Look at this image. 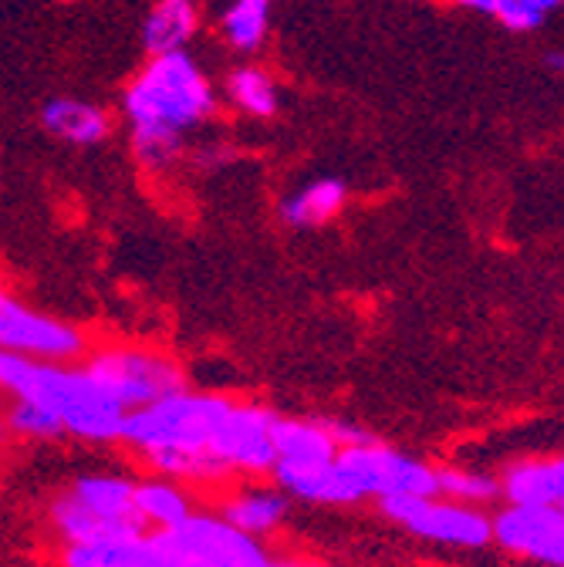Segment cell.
I'll use <instances>...</instances> for the list:
<instances>
[{
	"mask_svg": "<svg viewBox=\"0 0 564 567\" xmlns=\"http://www.w3.org/2000/svg\"><path fill=\"white\" fill-rule=\"evenodd\" d=\"M135 159L146 169H170L183 156L186 132L217 109L214 82L186 51L156 54L143 64L122 99Z\"/></svg>",
	"mask_w": 564,
	"mask_h": 567,
	"instance_id": "1",
	"label": "cell"
},
{
	"mask_svg": "<svg viewBox=\"0 0 564 567\" xmlns=\"http://www.w3.org/2000/svg\"><path fill=\"white\" fill-rule=\"evenodd\" d=\"M0 392L51 412L64 436H75L85 443L122 440L125 412L85 375V369H68L61 362H34L0 351Z\"/></svg>",
	"mask_w": 564,
	"mask_h": 567,
	"instance_id": "2",
	"label": "cell"
},
{
	"mask_svg": "<svg viewBox=\"0 0 564 567\" xmlns=\"http://www.w3.org/2000/svg\"><path fill=\"white\" fill-rule=\"evenodd\" d=\"M51 527L64 547H89L150 534L135 511V480L119 473H89L51 504Z\"/></svg>",
	"mask_w": 564,
	"mask_h": 567,
	"instance_id": "3",
	"label": "cell"
},
{
	"mask_svg": "<svg viewBox=\"0 0 564 567\" xmlns=\"http://www.w3.org/2000/svg\"><path fill=\"white\" fill-rule=\"evenodd\" d=\"M230 399L180 389L153 405L125 412L122 440L143 456L176 453V450H209L217 422L224 419Z\"/></svg>",
	"mask_w": 564,
	"mask_h": 567,
	"instance_id": "4",
	"label": "cell"
},
{
	"mask_svg": "<svg viewBox=\"0 0 564 567\" xmlns=\"http://www.w3.org/2000/svg\"><path fill=\"white\" fill-rule=\"evenodd\" d=\"M85 375L122 409L135 412L143 405H153L180 389H186L183 369L163 351L115 344L89 354Z\"/></svg>",
	"mask_w": 564,
	"mask_h": 567,
	"instance_id": "5",
	"label": "cell"
},
{
	"mask_svg": "<svg viewBox=\"0 0 564 567\" xmlns=\"http://www.w3.org/2000/svg\"><path fill=\"white\" fill-rule=\"evenodd\" d=\"M338 466L356 483V489L376 501H389V496H430L437 493V470L409 453H399L379 440L359 443V446H341Z\"/></svg>",
	"mask_w": 564,
	"mask_h": 567,
	"instance_id": "6",
	"label": "cell"
},
{
	"mask_svg": "<svg viewBox=\"0 0 564 567\" xmlns=\"http://www.w3.org/2000/svg\"><path fill=\"white\" fill-rule=\"evenodd\" d=\"M379 504L392 524L422 540L460 550H476L490 544V517L476 507L453 504L447 496H389V501Z\"/></svg>",
	"mask_w": 564,
	"mask_h": 567,
	"instance_id": "7",
	"label": "cell"
},
{
	"mask_svg": "<svg viewBox=\"0 0 564 567\" xmlns=\"http://www.w3.org/2000/svg\"><path fill=\"white\" fill-rule=\"evenodd\" d=\"M0 351L34 362H72L85 354V334L54 315H44L8 288H0Z\"/></svg>",
	"mask_w": 564,
	"mask_h": 567,
	"instance_id": "8",
	"label": "cell"
},
{
	"mask_svg": "<svg viewBox=\"0 0 564 567\" xmlns=\"http://www.w3.org/2000/svg\"><path fill=\"white\" fill-rule=\"evenodd\" d=\"M163 544L183 567H264L267 550L260 540L230 527L221 514H189L183 524L160 530Z\"/></svg>",
	"mask_w": 564,
	"mask_h": 567,
	"instance_id": "9",
	"label": "cell"
},
{
	"mask_svg": "<svg viewBox=\"0 0 564 567\" xmlns=\"http://www.w3.org/2000/svg\"><path fill=\"white\" fill-rule=\"evenodd\" d=\"M274 422L277 412L257 402H230L224 419L217 422L214 436H209V453H214L230 476H267L277 463L274 453Z\"/></svg>",
	"mask_w": 564,
	"mask_h": 567,
	"instance_id": "10",
	"label": "cell"
},
{
	"mask_svg": "<svg viewBox=\"0 0 564 567\" xmlns=\"http://www.w3.org/2000/svg\"><path fill=\"white\" fill-rule=\"evenodd\" d=\"M490 540L541 567H564V511L507 504L490 517Z\"/></svg>",
	"mask_w": 564,
	"mask_h": 567,
	"instance_id": "11",
	"label": "cell"
},
{
	"mask_svg": "<svg viewBox=\"0 0 564 567\" xmlns=\"http://www.w3.org/2000/svg\"><path fill=\"white\" fill-rule=\"evenodd\" d=\"M277 489L285 496H298V501L308 504H325V507H348L359 504L362 493L356 489V483L348 480V473L338 466V460L331 463H305V466H285L277 463L270 470Z\"/></svg>",
	"mask_w": 564,
	"mask_h": 567,
	"instance_id": "12",
	"label": "cell"
},
{
	"mask_svg": "<svg viewBox=\"0 0 564 567\" xmlns=\"http://www.w3.org/2000/svg\"><path fill=\"white\" fill-rule=\"evenodd\" d=\"M64 567H183L160 534H139L109 544L64 547Z\"/></svg>",
	"mask_w": 564,
	"mask_h": 567,
	"instance_id": "13",
	"label": "cell"
},
{
	"mask_svg": "<svg viewBox=\"0 0 564 567\" xmlns=\"http://www.w3.org/2000/svg\"><path fill=\"white\" fill-rule=\"evenodd\" d=\"M501 496L511 507H561L564 504V463L547 460H517L498 480Z\"/></svg>",
	"mask_w": 564,
	"mask_h": 567,
	"instance_id": "14",
	"label": "cell"
},
{
	"mask_svg": "<svg viewBox=\"0 0 564 567\" xmlns=\"http://www.w3.org/2000/svg\"><path fill=\"white\" fill-rule=\"evenodd\" d=\"M338 450L341 446L328 430V419H285V415H277V422H274L277 463H285V466L331 463L338 456Z\"/></svg>",
	"mask_w": 564,
	"mask_h": 567,
	"instance_id": "15",
	"label": "cell"
},
{
	"mask_svg": "<svg viewBox=\"0 0 564 567\" xmlns=\"http://www.w3.org/2000/svg\"><path fill=\"white\" fill-rule=\"evenodd\" d=\"M288 514V496L277 486H250V489H237L234 496H227L221 517L237 527L247 537H267L274 534L280 524H285Z\"/></svg>",
	"mask_w": 564,
	"mask_h": 567,
	"instance_id": "16",
	"label": "cell"
},
{
	"mask_svg": "<svg viewBox=\"0 0 564 567\" xmlns=\"http://www.w3.org/2000/svg\"><path fill=\"white\" fill-rule=\"evenodd\" d=\"M41 125L72 146H99L109 135V115L95 102L85 99H51L41 109Z\"/></svg>",
	"mask_w": 564,
	"mask_h": 567,
	"instance_id": "17",
	"label": "cell"
},
{
	"mask_svg": "<svg viewBox=\"0 0 564 567\" xmlns=\"http://www.w3.org/2000/svg\"><path fill=\"white\" fill-rule=\"evenodd\" d=\"M196 31H199L196 0H156L143 24V48L150 51V58L186 51Z\"/></svg>",
	"mask_w": 564,
	"mask_h": 567,
	"instance_id": "18",
	"label": "cell"
},
{
	"mask_svg": "<svg viewBox=\"0 0 564 567\" xmlns=\"http://www.w3.org/2000/svg\"><path fill=\"white\" fill-rule=\"evenodd\" d=\"M135 511L150 534H160L183 524L193 514V501L183 489V483L166 476H150V480H135Z\"/></svg>",
	"mask_w": 564,
	"mask_h": 567,
	"instance_id": "19",
	"label": "cell"
},
{
	"mask_svg": "<svg viewBox=\"0 0 564 567\" xmlns=\"http://www.w3.org/2000/svg\"><path fill=\"white\" fill-rule=\"evenodd\" d=\"M348 199V186L335 176H321L308 186H301L295 196H288L280 203V217L291 227H325L328 220H335L341 206Z\"/></svg>",
	"mask_w": 564,
	"mask_h": 567,
	"instance_id": "20",
	"label": "cell"
},
{
	"mask_svg": "<svg viewBox=\"0 0 564 567\" xmlns=\"http://www.w3.org/2000/svg\"><path fill=\"white\" fill-rule=\"evenodd\" d=\"M150 466L176 483H203V486H221L230 480V470L209 453V450H176V453H153L146 456Z\"/></svg>",
	"mask_w": 564,
	"mask_h": 567,
	"instance_id": "21",
	"label": "cell"
},
{
	"mask_svg": "<svg viewBox=\"0 0 564 567\" xmlns=\"http://www.w3.org/2000/svg\"><path fill=\"white\" fill-rule=\"evenodd\" d=\"M227 95L230 102L250 115V118H274L277 109H280V92H277V82L267 75L260 68H237L230 82H227Z\"/></svg>",
	"mask_w": 564,
	"mask_h": 567,
	"instance_id": "22",
	"label": "cell"
},
{
	"mask_svg": "<svg viewBox=\"0 0 564 567\" xmlns=\"http://www.w3.org/2000/svg\"><path fill=\"white\" fill-rule=\"evenodd\" d=\"M267 24H270V0H234L224 11L221 31L230 48L250 54L264 44Z\"/></svg>",
	"mask_w": 564,
	"mask_h": 567,
	"instance_id": "23",
	"label": "cell"
},
{
	"mask_svg": "<svg viewBox=\"0 0 564 567\" xmlns=\"http://www.w3.org/2000/svg\"><path fill=\"white\" fill-rule=\"evenodd\" d=\"M437 496H447V501H453V504L483 511V504H493L501 496V486L490 473L463 470V466H443V470H437Z\"/></svg>",
	"mask_w": 564,
	"mask_h": 567,
	"instance_id": "24",
	"label": "cell"
},
{
	"mask_svg": "<svg viewBox=\"0 0 564 567\" xmlns=\"http://www.w3.org/2000/svg\"><path fill=\"white\" fill-rule=\"evenodd\" d=\"M457 8L486 14V18H498L507 31H537L544 24V11L534 4V0H453Z\"/></svg>",
	"mask_w": 564,
	"mask_h": 567,
	"instance_id": "25",
	"label": "cell"
},
{
	"mask_svg": "<svg viewBox=\"0 0 564 567\" xmlns=\"http://www.w3.org/2000/svg\"><path fill=\"white\" fill-rule=\"evenodd\" d=\"M8 430L21 440H38V443H51L64 436V430L51 412H44L34 402H18V399L8 409Z\"/></svg>",
	"mask_w": 564,
	"mask_h": 567,
	"instance_id": "26",
	"label": "cell"
},
{
	"mask_svg": "<svg viewBox=\"0 0 564 567\" xmlns=\"http://www.w3.org/2000/svg\"><path fill=\"white\" fill-rule=\"evenodd\" d=\"M264 567H311V564H298V560H264Z\"/></svg>",
	"mask_w": 564,
	"mask_h": 567,
	"instance_id": "27",
	"label": "cell"
},
{
	"mask_svg": "<svg viewBox=\"0 0 564 567\" xmlns=\"http://www.w3.org/2000/svg\"><path fill=\"white\" fill-rule=\"evenodd\" d=\"M534 4H537V8H541L544 14H551V11H554V8L561 4V0H534Z\"/></svg>",
	"mask_w": 564,
	"mask_h": 567,
	"instance_id": "28",
	"label": "cell"
},
{
	"mask_svg": "<svg viewBox=\"0 0 564 567\" xmlns=\"http://www.w3.org/2000/svg\"><path fill=\"white\" fill-rule=\"evenodd\" d=\"M551 68H554V71L561 68V51H551Z\"/></svg>",
	"mask_w": 564,
	"mask_h": 567,
	"instance_id": "29",
	"label": "cell"
},
{
	"mask_svg": "<svg viewBox=\"0 0 564 567\" xmlns=\"http://www.w3.org/2000/svg\"><path fill=\"white\" fill-rule=\"evenodd\" d=\"M61 4H72V0H61Z\"/></svg>",
	"mask_w": 564,
	"mask_h": 567,
	"instance_id": "30",
	"label": "cell"
},
{
	"mask_svg": "<svg viewBox=\"0 0 564 567\" xmlns=\"http://www.w3.org/2000/svg\"><path fill=\"white\" fill-rule=\"evenodd\" d=\"M0 436H4V430H0Z\"/></svg>",
	"mask_w": 564,
	"mask_h": 567,
	"instance_id": "31",
	"label": "cell"
}]
</instances>
